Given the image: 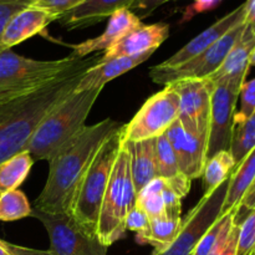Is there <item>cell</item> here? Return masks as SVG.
<instances>
[{
	"instance_id": "obj_1",
	"label": "cell",
	"mask_w": 255,
	"mask_h": 255,
	"mask_svg": "<svg viewBox=\"0 0 255 255\" xmlns=\"http://www.w3.org/2000/svg\"><path fill=\"white\" fill-rule=\"evenodd\" d=\"M101 56L80 59L76 65L44 85L0 96V163L25 151L40 122L75 91L85 72Z\"/></svg>"
},
{
	"instance_id": "obj_2",
	"label": "cell",
	"mask_w": 255,
	"mask_h": 255,
	"mask_svg": "<svg viewBox=\"0 0 255 255\" xmlns=\"http://www.w3.org/2000/svg\"><path fill=\"white\" fill-rule=\"evenodd\" d=\"M125 124L105 119L85 126L49 159V176L32 208L46 213H70L75 193L95 154Z\"/></svg>"
},
{
	"instance_id": "obj_3",
	"label": "cell",
	"mask_w": 255,
	"mask_h": 255,
	"mask_svg": "<svg viewBox=\"0 0 255 255\" xmlns=\"http://www.w3.org/2000/svg\"><path fill=\"white\" fill-rule=\"evenodd\" d=\"M101 91L102 89L75 90L47 114L26 147L34 161H49L55 152L86 126L87 116Z\"/></svg>"
},
{
	"instance_id": "obj_4",
	"label": "cell",
	"mask_w": 255,
	"mask_h": 255,
	"mask_svg": "<svg viewBox=\"0 0 255 255\" xmlns=\"http://www.w3.org/2000/svg\"><path fill=\"white\" fill-rule=\"evenodd\" d=\"M136 198L137 192L132 179L129 154L122 139L97 222V238L107 248L125 237L127 216L136 206Z\"/></svg>"
},
{
	"instance_id": "obj_5",
	"label": "cell",
	"mask_w": 255,
	"mask_h": 255,
	"mask_svg": "<svg viewBox=\"0 0 255 255\" xmlns=\"http://www.w3.org/2000/svg\"><path fill=\"white\" fill-rule=\"evenodd\" d=\"M122 132L124 128L115 132L100 147L77 187L70 209V214L75 221L94 234L97 231L102 199L122 144Z\"/></svg>"
},
{
	"instance_id": "obj_6",
	"label": "cell",
	"mask_w": 255,
	"mask_h": 255,
	"mask_svg": "<svg viewBox=\"0 0 255 255\" xmlns=\"http://www.w3.org/2000/svg\"><path fill=\"white\" fill-rule=\"evenodd\" d=\"M80 59L69 55L57 60H34L12 52L0 51V96L19 94L44 85L66 70Z\"/></svg>"
},
{
	"instance_id": "obj_7",
	"label": "cell",
	"mask_w": 255,
	"mask_h": 255,
	"mask_svg": "<svg viewBox=\"0 0 255 255\" xmlns=\"http://www.w3.org/2000/svg\"><path fill=\"white\" fill-rule=\"evenodd\" d=\"M31 217L42 223L55 255H107V247L85 229L70 213H46L32 208Z\"/></svg>"
},
{
	"instance_id": "obj_8",
	"label": "cell",
	"mask_w": 255,
	"mask_h": 255,
	"mask_svg": "<svg viewBox=\"0 0 255 255\" xmlns=\"http://www.w3.org/2000/svg\"><path fill=\"white\" fill-rule=\"evenodd\" d=\"M179 97L169 85L149 97L133 119L125 125L122 139L126 142L154 139L167 132L178 120Z\"/></svg>"
},
{
	"instance_id": "obj_9",
	"label": "cell",
	"mask_w": 255,
	"mask_h": 255,
	"mask_svg": "<svg viewBox=\"0 0 255 255\" xmlns=\"http://www.w3.org/2000/svg\"><path fill=\"white\" fill-rule=\"evenodd\" d=\"M228 184L229 178L217 188L204 192L201 201L182 221V228L173 243L164 252L153 255H193L204 233L222 216Z\"/></svg>"
},
{
	"instance_id": "obj_10",
	"label": "cell",
	"mask_w": 255,
	"mask_h": 255,
	"mask_svg": "<svg viewBox=\"0 0 255 255\" xmlns=\"http://www.w3.org/2000/svg\"><path fill=\"white\" fill-rule=\"evenodd\" d=\"M244 29H246L244 21L236 25L233 29L229 30L224 36L214 42L206 51L188 60L183 65L176 67H162L159 65H156V66L151 67L149 77L153 82L163 85V86L171 84V82L178 81V80L207 79L223 64L228 52L231 51L232 47L244 32Z\"/></svg>"
},
{
	"instance_id": "obj_11",
	"label": "cell",
	"mask_w": 255,
	"mask_h": 255,
	"mask_svg": "<svg viewBox=\"0 0 255 255\" xmlns=\"http://www.w3.org/2000/svg\"><path fill=\"white\" fill-rule=\"evenodd\" d=\"M239 92L241 86L232 82L222 81L214 84L211 102L207 159L212 158L221 151H229Z\"/></svg>"
},
{
	"instance_id": "obj_12",
	"label": "cell",
	"mask_w": 255,
	"mask_h": 255,
	"mask_svg": "<svg viewBox=\"0 0 255 255\" xmlns=\"http://www.w3.org/2000/svg\"><path fill=\"white\" fill-rule=\"evenodd\" d=\"M168 85L179 97V122L191 131L209 133L213 82L208 79H186Z\"/></svg>"
},
{
	"instance_id": "obj_13",
	"label": "cell",
	"mask_w": 255,
	"mask_h": 255,
	"mask_svg": "<svg viewBox=\"0 0 255 255\" xmlns=\"http://www.w3.org/2000/svg\"><path fill=\"white\" fill-rule=\"evenodd\" d=\"M164 134L173 148L182 173L191 181L201 178L207 163L208 133L191 131L177 120Z\"/></svg>"
},
{
	"instance_id": "obj_14",
	"label": "cell",
	"mask_w": 255,
	"mask_h": 255,
	"mask_svg": "<svg viewBox=\"0 0 255 255\" xmlns=\"http://www.w3.org/2000/svg\"><path fill=\"white\" fill-rule=\"evenodd\" d=\"M244 16H246V2H243L238 7H236L233 11L228 12L223 17L217 20L214 24L207 27L204 31L197 35L191 41L187 42L176 54L172 55L169 59L164 60L163 62L158 65L162 67H176L179 66V65H183L188 60L193 59L194 56L206 51L208 47H211L214 42L218 41L222 36H224L236 25L243 22Z\"/></svg>"
},
{
	"instance_id": "obj_15",
	"label": "cell",
	"mask_w": 255,
	"mask_h": 255,
	"mask_svg": "<svg viewBox=\"0 0 255 255\" xmlns=\"http://www.w3.org/2000/svg\"><path fill=\"white\" fill-rule=\"evenodd\" d=\"M169 35L168 24H141L127 32L114 46L104 52L100 61L124 56H134L148 51H156Z\"/></svg>"
},
{
	"instance_id": "obj_16",
	"label": "cell",
	"mask_w": 255,
	"mask_h": 255,
	"mask_svg": "<svg viewBox=\"0 0 255 255\" xmlns=\"http://www.w3.org/2000/svg\"><path fill=\"white\" fill-rule=\"evenodd\" d=\"M59 20L56 15L31 4L14 15L0 36V49L10 50L15 45L44 31L52 21Z\"/></svg>"
},
{
	"instance_id": "obj_17",
	"label": "cell",
	"mask_w": 255,
	"mask_h": 255,
	"mask_svg": "<svg viewBox=\"0 0 255 255\" xmlns=\"http://www.w3.org/2000/svg\"><path fill=\"white\" fill-rule=\"evenodd\" d=\"M142 21L132 10L121 9L109 17V22L101 35L94 39H87L80 44L72 45V52L70 55L84 59L85 56L97 51H106L114 46L120 39L125 36L132 29L141 25Z\"/></svg>"
},
{
	"instance_id": "obj_18",
	"label": "cell",
	"mask_w": 255,
	"mask_h": 255,
	"mask_svg": "<svg viewBox=\"0 0 255 255\" xmlns=\"http://www.w3.org/2000/svg\"><path fill=\"white\" fill-rule=\"evenodd\" d=\"M254 46L255 34L246 27L242 36L228 52L223 64L207 79L213 84L224 81L242 87L246 82V77L251 67V55Z\"/></svg>"
},
{
	"instance_id": "obj_19",
	"label": "cell",
	"mask_w": 255,
	"mask_h": 255,
	"mask_svg": "<svg viewBox=\"0 0 255 255\" xmlns=\"http://www.w3.org/2000/svg\"><path fill=\"white\" fill-rule=\"evenodd\" d=\"M134 0H84L80 5L60 17L61 22L69 30L91 26L121 9H129Z\"/></svg>"
},
{
	"instance_id": "obj_20",
	"label": "cell",
	"mask_w": 255,
	"mask_h": 255,
	"mask_svg": "<svg viewBox=\"0 0 255 255\" xmlns=\"http://www.w3.org/2000/svg\"><path fill=\"white\" fill-rule=\"evenodd\" d=\"M153 52L154 51H148L144 54L134 55V56H124L107 60V61H99L85 72L75 90L84 91V90L104 89L107 82L131 71L142 62L147 61Z\"/></svg>"
},
{
	"instance_id": "obj_21",
	"label": "cell",
	"mask_w": 255,
	"mask_h": 255,
	"mask_svg": "<svg viewBox=\"0 0 255 255\" xmlns=\"http://www.w3.org/2000/svg\"><path fill=\"white\" fill-rule=\"evenodd\" d=\"M154 143L156 138L137 142L124 141L129 154V167L137 193L154 178H158Z\"/></svg>"
},
{
	"instance_id": "obj_22",
	"label": "cell",
	"mask_w": 255,
	"mask_h": 255,
	"mask_svg": "<svg viewBox=\"0 0 255 255\" xmlns=\"http://www.w3.org/2000/svg\"><path fill=\"white\" fill-rule=\"evenodd\" d=\"M154 151H156V164L158 177L164 179L166 183L181 198H184L189 193L192 181L187 178L179 169L176 154H174L173 148H172L166 134L157 137L156 143H154Z\"/></svg>"
},
{
	"instance_id": "obj_23",
	"label": "cell",
	"mask_w": 255,
	"mask_h": 255,
	"mask_svg": "<svg viewBox=\"0 0 255 255\" xmlns=\"http://www.w3.org/2000/svg\"><path fill=\"white\" fill-rule=\"evenodd\" d=\"M255 178V148L249 152L246 158L234 167L229 177L228 191L224 199L222 214L238 209L239 203L243 199L244 194L252 186Z\"/></svg>"
},
{
	"instance_id": "obj_24",
	"label": "cell",
	"mask_w": 255,
	"mask_h": 255,
	"mask_svg": "<svg viewBox=\"0 0 255 255\" xmlns=\"http://www.w3.org/2000/svg\"><path fill=\"white\" fill-rule=\"evenodd\" d=\"M182 228V218L173 219L161 217L149 221V226L143 233L137 234L136 241L139 244H149L154 253H162L174 242Z\"/></svg>"
},
{
	"instance_id": "obj_25",
	"label": "cell",
	"mask_w": 255,
	"mask_h": 255,
	"mask_svg": "<svg viewBox=\"0 0 255 255\" xmlns=\"http://www.w3.org/2000/svg\"><path fill=\"white\" fill-rule=\"evenodd\" d=\"M32 164L34 159L26 149L0 163V194L19 188L29 176Z\"/></svg>"
},
{
	"instance_id": "obj_26",
	"label": "cell",
	"mask_w": 255,
	"mask_h": 255,
	"mask_svg": "<svg viewBox=\"0 0 255 255\" xmlns=\"http://www.w3.org/2000/svg\"><path fill=\"white\" fill-rule=\"evenodd\" d=\"M236 211H232L222 214L202 237L193 255H213L221 249L236 226Z\"/></svg>"
},
{
	"instance_id": "obj_27",
	"label": "cell",
	"mask_w": 255,
	"mask_h": 255,
	"mask_svg": "<svg viewBox=\"0 0 255 255\" xmlns=\"http://www.w3.org/2000/svg\"><path fill=\"white\" fill-rule=\"evenodd\" d=\"M255 148V112L242 121H234L229 151L237 164L241 163L247 154Z\"/></svg>"
},
{
	"instance_id": "obj_28",
	"label": "cell",
	"mask_w": 255,
	"mask_h": 255,
	"mask_svg": "<svg viewBox=\"0 0 255 255\" xmlns=\"http://www.w3.org/2000/svg\"><path fill=\"white\" fill-rule=\"evenodd\" d=\"M234 167H236V162L231 151H221L214 154L212 158L207 159L203 176H202L204 179L206 191H212L224 183L231 177Z\"/></svg>"
},
{
	"instance_id": "obj_29",
	"label": "cell",
	"mask_w": 255,
	"mask_h": 255,
	"mask_svg": "<svg viewBox=\"0 0 255 255\" xmlns=\"http://www.w3.org/2000/svg\"><path fill=\"white\" fill-rule=\"evenodd\" d=\"M164 186H166V181L158 177L149 182L137 193L136 207L143 211L149 219L166 217L163 197H162Z\"/></svg>"
},
{
	"instance_id": "obj_30",
	"label": "cell",
	"mask_w": 255,
	"mask_h": 255,
	"mask_svg": "<svg viewBox=\"0 0 255 255\" xmlns=\"http://www.w3.org/2000/svg\"><path fill=\"white\" fill-rule=\"evenodd\" d=\"M32 207L20 189L0 194V222H15L31 217Z\"/></svg>"
},
{
	"instance_id": "obj_31",
	"label": "cell",
	"mask_w": 255,
	"mask_h": 255,
	"mask_svg": "<svg viewBox=\"0 0 255 255\" xmlns=\"http://www.w3.org/2000/svg\"><path fill=\"white\" fill-rule=\"evenodd\" d=\"M238 226L237 255H252L255 251V209H253Z\"/></svg>"
},
{
	"instance_id": "obj_32",
	"label": "cell",
	"mask_w": 255,
	"mask_h": 255,
	"mask_svg": "<svg viewBox=\"0 0 255 255\" xmlns=\"http://www.w3.org/2000/svg\"><path fill=\"white\" fill-rule=\"evenodd\" d=\"M239 99H241V109L234 115V121L248 119L255 112V77L242 85Z\"/></svg>"
},
{
	"instance_id": "obj_33",
	"label": "cell",
	"mask_w": 255,
	"mask_h": 255,
	"mask_svg": "<svg viewBox=\"0 0 255 255\" xmlns=\"http://www.w3.org/2000/svg\"><path fill=\"white\" fill-rule=\"evenodd\" d=\"M31 4L32 2L30 0H0V36L9 20L20 10L25 9Z\"/></svg>"
},
{
	"instance_id": "obj_34",
	"label": "cell",
	"mask_w": 255,
	"mask_h": 255,
	"mask_svg": "<svg viewBox=\"0 0 255 255\" xmlns=\"http://www.w3.org/2000/svg\"><path fill=\"white\" fill-rule=\"evenodd\" d=\"M84 0H37L34 5L41 7V9L47 10L51 14L56 15L57 17L64 16L66 12L80 5Z\"/></svg>"
},
{
	"instance_id": "obj_35",
	"label": "cell",
	"mask_w": 255,
	"mask_h": 255,
	"mask_svg": "<svg viewBox=\"0 0 255 255\" xmlns=\"http://www.w3.org/2000/svg\"><path fill=\"white\" fill-rule=\"evenodd\" d=\"M164 203V211L166 216L168 218L181 219V211H182V198L166 183L163 192H162Z\"/></svg>"
},
{
	"instance_id": "obj_36",
	"label": "cell",
	"mask_w": 255,
	"mask_h": 255,
	"mask_svg": "<svg viewBox=\"0 0 255 255\" xmlns=\"http://www.w3.org/2000/svg\"><path fill=\"white\" fill-rule=\"evenodd\" d=\"M149 221L151 219L148 218L146 213L143 211L138 208V207L134 206L132 208V211L129 212L128 216H127L126 219V231L134 232L137 234H141L148 228Z\"/></svg>"
},
{
	"instance_id": "obj_37",
	"label": "cell",
	"mask_w": 255,
	"mask_h": 255,
	"mask_svg": "<svg viewBox=\"0 0 255 255\" xmlns=\"http://www.w3.org/2000/svg\"><path fill=\"white\" fill-rule=\"evenodd\" d=\"M253 209H255V178L252 186L247 191V193L244 194L242 202L239 203V207L236 213V223H241Z\"/></svg>"
},
{
	"instance_id": "obj_38",
	"label": "cell",
	"mask_w": 255,
	"mask_h": 255,
	"mask_svg": "<svg viewBox=\"0 0 255 255\" xmlns=\"http://www.w3.org/2000/svg\"><path fill=\"white\" fill-rule=\"evenodd\" d=\"M167 1L169 0H134L129 10H132L139 19H142V17L151 15L157 7L166 4Z\"/></svg>"
},
{
	"instance_id": "obj_39",
	"label": "cell",
	"mask_w": 255,
	"mask_h": 255,
	"mask_svg": "<svg viewBox=\"0 0 255 255\" xmlns=\"http://www.w3.org/2000/svg\"><path fill=\"white\" fill-rule=\"evenodd\" d=\"M238 232L239 226L236 223V226L232 229V233L229 238L227 239L226 243L223 244L221 249L216 252L213 255H237V244H238Z\"/></svg>"
},
{
	"instance_id": "obj_40",
	"label": "cell",
	"mask_w": 255,
	"mask_h": 255,
	"mask_svg": "<svg viewBox=\"0 0 255 255\" xmlns=\"http://www.w3.org/2000/svg\"><path fill=\"white\" fill-rule=\"evenodd\" d=\"M6 246L11 255H55L50 251H39V249L26 248V247L16 246V244L9 243V242H6Z\"/></svg>"
},
{
	"instance_id": "obj_41",
	"label": "cell",
	"mask_w": 255,
	"mask_h": 255,
	"mask_svg": "<svg viewBox=\"0 0 255 255\" xmlns=\"http://www.w3.org/2000/svg\"><path fill=\"white\" fill-rule=\"evenodd\" d=\"M244 24H246L247 29L255 34V0H247L246 1Z\"/></svg>"
},
{
	"instance_id": "obj_42",
	"label": "cell",
	"mask_w": 255,
	"mask_h": 255,
	"mask_svg": "<svg viewBox=\"0 0 255 255\" xmlns=\"http://www.w3.org/2000/svg\"><path fill=\"white\" fill-rule=\"evenodd\" d=\"M193 1L194 5L192 6V9H193V14H197V12L207 11V10L213 9L222 0H193Z\"/></svg>"
},
{
	"instance_id": "obj_43",
	"label": "cell",
	"mask_w": 255,
	"mask_h": 255,
	"mask_svg": "<svg viewBox=\"0 0 255 255\" xmlns=\"http://www.w3.org/2000/svg\"><path fill=\"white\" fill-rule=\"evenodd\" d=\"M0 255H11L6 246V242L2 241V239H0Z\"/></svg>"
},
{
	"instance_id": "obj_44",
	"label": "cell",
	"mask_w": 255,
	"mask_h": 255,
	"mask_svg": "<svg viewBox=\"0 0 255 255\" xmlns=\"http://www.w3.org/2000/svg\"><path fill=\"white\" fill-rule=\"evenodd\" d=\"M251 66H255V46L251 55Z\"/></svg>"
},
{
	"instance_id": "obj_45",
	"label": "cell",
	"mask_w": 255,
	"mask_h": 255,
	"mask_svg": "<svg viewBox=\"0 0 255 255\" xmlns=\"http://www.w3.org/2000/svg\"><path fill=\"white\" fill-rule=\"evenodd\" d=\"M30 1H31L32 4H34V2H35V1H37V0H30Z\"/></svg>"
},
{
	"instance_id": "obj_46",
	"label": "cell",
	"mask_w": 255,
	"mask_h": 255,
	"mask_svg": "<svg viewBox=\"0 0 255 255\" xmlns=\"http://www.w3.org/2000/svg\"><path fill=\"white\" fill-rule=\"evenodd\" d=\"M252 255H255V251H254V253H253V254H252Z\"/></svg>"
}]
</instances>
